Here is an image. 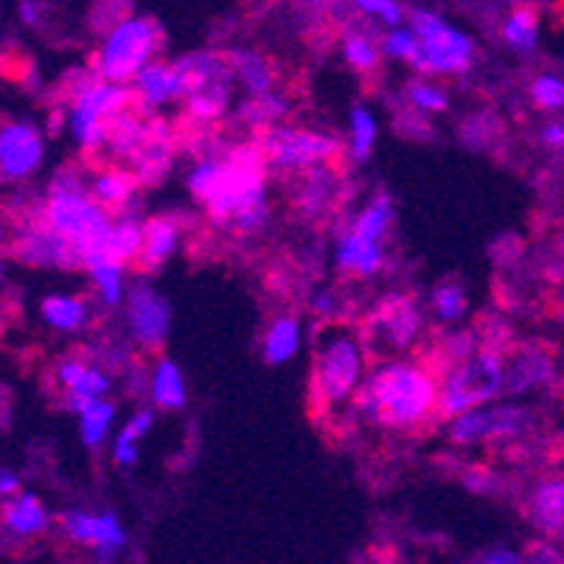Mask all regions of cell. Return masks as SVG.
I'll use <instances>...</instances> for the list:
<instances>
[{"instance_id":"obj_1","label":"cell","mask_w":564,"mask_h":564,"mask_svg":"<svg viewBox=\"0 0 564 564\" xmlns=\"http://www.w3.org/2000/svg\"><path fill=\"white\" fill-rule=\"evenodd\" d=\"M438 379L415 360H377L351 399L348 413L388 430H415L435 413Z\"/></svg>"},{"instance_id":"obj_2","label":"cell","mask_w":564,"mask_h":564,"mask_svg":"<svg viewBox=\"0 0 564 564\" xmlns=\"http://www.w3.org/2000/svg\"><path fill=\"white\" fill-rule=\"evenodd\" d=\"M225 172L205 212L228 234L248 236L264 228L267 203V161L256 141L234 143L223 152Z\"/></svg>"},{"instance_id":"obj_3","label":"cell","mask_w":564,"mask_h":564,"mask_svg":"<svg viewBox=\"0 0 564 564\" xmlns=\"http://www.w3.org/2000/svg\"><path fill=\"white\" fill-rule=\"evenodd\" d=\"M368 373V351L357 326L332 317L321 321L315 332V371L312 397L323 413L351 408V399Z\"/></svg>"},{"instance_id":"obj_4","label":"cell","mask_w":564,"mask_h":564,"mask_svg":"<svg viewBox=\"0 0 564 564\" xmlns=\"http://www.w3.org/2000/svg\"><path fill=\"white\" fill-rule=\"evenodd\" d=\"M502 373H506V354L497 348H475L469 357L455 360L444 377L438 379L435 413L441 419H455L464 410L480 408L502 397Z\"/></svg>"},{"instance_id":"obj_5","label":"cell","mask_w":564,"mask_h":564,"mask_svg":"<svg viewBox=\"0 0 564 564\" xmlns=\"http://www.w3.org/2000/svg\"><path fill=\"white\" fill-rule=\"evenodd\" d=\"M163 48V29L152 18H121L107 29L94 56V74L130 85Z\"/></svg>"},{"instance_id":"obj_6","label":"cell","mask_w":564,"mask_h":564,"mask_svg":"<svg viewBox=\"0 0 564 564\" xmlns=\"http://www.w3.org/2000/svg\"><path fill=\"white\" fill-rule=\"evenodd\" d=\"M410 29L422 43V56L413 65L424 76H464L475 65V43L458 25L447 23L435 12H410Z\"/></svg>"},{"instance_id":"obj_7","label":"cell","mask_w":564,"mask_h":564,"mask_svg":"<svg viewBox=\"0 0 564 564\" xmlns=\"http://www.w3.org/2000/svg\"><path fill=\"white\" fill-rule=\"evenodd\" d=\"M424 315L410 295H388L362 321L360 335L371 360H393L419 343Z\"/></svg>"},{"instance_id":"obj_8","label":"cell","mask_w":564,"mask_h":564,"mask_svg":"<svg viewBox=\"0 0 564 564\" xmlns=\"http://www.w3.org/2000/svg\"><path fill=\"white\" fill-rule=\"evenodd\" d=\"M256 143L264 152L267 166L290 174H299L304 169L317 166V163H332L340 155V141L337 138L286 124L264 127L256 135Z\"/></svg>"},{"instance_id":"obj_9","label":"cell","mask_w":564,"mask_h":564,"mask_svg":"<svg viewBox=\"0 0 564 564\" xmlns=\"http://www.w3.org/2000/svg\"><path fill=\"white\" fill-rule=\"evenodd\" d=\"M533 413L520 404H480L449 419V441L471 447L486 441H520L531 435Z\"/></svg>"},{"instance_id":"obj_10","label":"cell","mask_w":564,"mask_h":564,"mask_svg":"<svg viewBox=\"0 0 564 564\" xmlns=\"http://www.w3.org/2000/svg\"><path fill=\"white\" fill-rule=\"evenodd\" d=\"M43 219L82 250L110 228L112 212L90 192H56L45 199Z\"/></svg>"},{"instance_id":"obj_11","label":"cell","mask_w":564,"mask_h":564,"mask_svg":"<svg viewBox=\"0 0 564 564\" xmlns=\"http://www.w3.org/2000/svg\"><path fill=\"white\" fill-rule=\"evenodd\" d=\"M124 317L130 337L143 351H161L166 346L169 329H172V304L155 286L147 281H135L127 290Z\"/></svg>"},{"instance_id":"obj_12","label":"cell","mask_w":564,"mask_h":564,"mask_svg":"<svg viewBox=\"0 0 564 564\" xmlns=\"http://www.w3.org/2000/svg\"><path fill=\"white\" fill-rule=\"evenodd\" d=\"M45 161L43 132L29 121L0 124V181H25Z\"/></svg>"},{"instance_id":"obj_13","label":"cell","mask_w":564,"mask_h":564,"mask_svg":"<svg viewBox=\"0 0 564 564\" xmlns=\"http://www.w3.org/2000/svg\"><path fill=\"white\" fill-rule=\"evenodd\" d=\"M63 531L76 545L94 547L96 556L110 562L127 547V531L116 514H90V511H65Z\"/></svg>"},{"instance_id":"obj_14","label":"cell","mask_w":564,"mask_h":564,"mask_svg":"<svg viewBox=\"0 0 564 564\" xmlns=\"http://www.w3.org/2000/svg\"><path fill=\"white\" fill-rule=\"evenodd\" d=\"M14 256L25 261V264L37 267H65V270L85 267L82 264V250L74 242H68L63 234H56L45 219L40 225H29L18 236Z\"/></svg>"},{"instance_id":"obj_15","label":"cell","mask_w":564,"mask_h":564,"mask_svg":"<svg viewBox=\"0 0 564 564\" xmlns=\"http://www.w3.org/2000/svg\"><path fill=\"white\" fill-rule=\"evenodd\" d=\"M343 192L340 174L332 163H317V166L299 172V186H295V208L304 219L329 217Z\"/></svg>"},{"instance_id":"obj_16","label":"cell","mask_w":564,"mask_h":564,"mask_svg":"<svg viewBox=\"0 0 564 564\" xmlns=\"http://www.w3.org/2000/svg\"><path fill=\"white\" fill-rule=\"evenodd\" d=\"M556 373L553 357L542 348L520 346L517 351L506 354V373H502V393L506 397H522L547 384Z\"/></svg>"},{"instance_id":"obj_17","label":"cell","mask_w":564,"mask_h":564,"mask_svg":"<svg viewBox=\"0 0 564 564\" xmlns=\"http://www.w3.org/2000/svg\"><path fill=\"white\" fill-rule=\"evenodd\" d=\"M172 68L174 76H177V87H181V101L186 99V96L203 90V87L236 82L228 56L217 54V51H194V54L174 59Z\"/></svg>"},{"instance_id":"obj_18","label":"cell","mask_w":564,"mask_h":564,"mask_svg":"<svg viewBox=\"0 0 564 564\" xmlns=\"http://www.w3.org/2000/svg\"><path fill=\"white\" fill-rule=\"evenodd\" d=\"M130 85L132 94H135V107L141 112L161 110V107L181 101V87H177V76H174L172 63L152 59L150 65H143L138 70V76Z\"/></svg>"},{"instance_id":"obj_19","label":"cell","mask_w":564,"mask_h":564,"mask_svg":"<svg viewBox=\"0 0 564 564\" xmlns=\"http://www.w3.org/2000/svg\"><path fill=\"white\" fill-rule=\"evenodd\" d=\"M384 261H388L384 259V242L362 239L348 228L337 236L335 264L340 273L354 275V279H371V275L382 273Z\"/></svg>"},{"instance_id":"obj_20","label":"cell","mask_w":564,"mask_h":564,"mask_svg":"<svg viewBox=\"0 0 564 564\" xmlns=\"http://www.w3.org/2000/svg\"><path fill=\"white\" fill-rule=\"evenodd\" d=\"M181 245V225L172 217H152L143 223V242L138 253V264L143 273H155L172 259Z\"/></svg>"},{"instance_id":"obj_21","label":"cell","mask_w":564,"mask_h":564,"mask_svg":"<svg viewBox=\"0 0 564 564\" xmlns=\"http://www.w3.org/2000/svg\"><path fill=\"white\" fill-rule=\"evenodd\" d=\"M141 242H143V223L135 217V214L127 217L124 212V217L112 219L110 228H107L94 245L82 248V253H87V250H101V253L121 261V264H132V261H138V253H141Z\"/></svg>"},{"instance_id":"obj_22","label":"cell","mask_w":564,"mask_h":564,"mask_svg":"<svg viewBox=\"0 0 564 564\" xmlns=\"http://www.w3.org/2000/svg\"><path fill=\"white\" fill-rule=\"evenodd\" d=\"M528 517L542 533L562 536L564 533V478H551L540 484L528 497Z\"/></svg>"},{"instance_id":"obj_23","label":"cell","mask_w":564,"mask_h":564,"mask_svg":"<svg viewBox=\"0 0 564 564\" xmlns=\"http://www.w3.org/2000/svg\"><path fill=\"white\" fill-rule=\"evenodd\" d=\"M147 393H150L152 404L158 410H183L188 402V388L186 377H183L181 366L169 357L155 362V368L150 371V384H147Z\"/></svg>"},{"instance_id":"obj_24","label":"cell","mask_w":564,"mask_h":564,"mask_svg":"<svg viewBox=\"0 0 564 564\" xmlns=\"http://www.w3.org/2000/svg\"><path fill=\"white\" fill-rule=\"evenodd\" d=\"M82 264H85V270L90 273V279H94L101 304L105 306L124 304V295H127L124 267L127 264L110 259V256L101 253V250H87V253H82Z\"/></svg>"},{"instance_id":"obj_25","label":"cell","mask_w":564,"mask_h":564,"mask_svg":"<svg viewBox=\"0 0 564 564\" xmlns=\"http://www.w3.org/2000/svg\"><path fill=\"white\" fill-rule=\"evenodd\" d=\"M54 379L63 391L87 393V397H107L112 388V379L101 368L90 366L79 357H65L54 366Z\"/></svg>"},{"instance_id":"obj_26","label":"cell","mask_w":564,"mask_h":564,"mask_svg":"<svg viewBox=\"0 0 564 564\" xmlns=\"http://www.w3.org/2000/svg\"><path fill=\"white\" fill-rule=\"evenodd\" d=\"M230 70H234V79L248 90L250 96L270 94L275 90V68L273 63L267 59L259 51H230L228 54Z\"/></svg>"},{"instance_id":"obj_27","label":"cell","mask_w":564,"mask_h":564,"mask_svg":"<svg viewBox=\"0 0 564 564\" xmlns=\"http://www.w3.org/2000/svg\"><path fill=\"white\" fill-rule=\"evenodd\" d=\"M230 96H234V82L203 87V90L183 99V116L197 127L217 124V121H223L228 116Z\"/></svg>"},{"instance_id":"obj_28","label":"cell","mask_w":564,"mask_h":564,"mask_svg":"<svg viewBox=\"0 0 564 564\" xmlns=\"http://www.w3.org/2000/svg\"><path fill=\"white\" fill-rule=\"evenodd\" d=\"M138 174L127 169H101L90 177V194L110 212H124L138 192Z\"/></svg>"},{"instance_id":"obj_29","label":"cell","mask_w":564,"mask_h":564,"mask_svg":"<svg viewBox=\"0 0 564 564\" xmlns=\"http://www.w3.org/2000/svg\"><path fill=\"white\" fill-rule=\"evenodd\" d=\"M301 351V323L299 317L281 315L275 317L264 332L261 340V357L267 366H284V362L295 360V354Z\"/></svg>"},{"instance_id":"obj_30","label":"cell","mask_w":564,"mask_h":564,"mask_svg":"<svg viewBox=\"0 0 564 564\" xmlns=\"http://www.w3.org/2000/svg\"><path fill=\"white\" fill-rule=\"evenodd\" d=\"M502 43L517 54H531L540 45V9L531 3H514L509 18L502 20Z\"/></svg>"},{"instance_id":"obj_31","label":"cell","mask_w":564,"mask_h":564,"mask_svg":"<svg viewBox=\"0 0 564 564\" xmlns=\"http://www.w3.org/2000/svg\"><path fill=\"white\" fill-rule=\"evenodd\" d=\"M3 525L14 536H37L48 528V511L34 495H12L3 502Z\"/></svg>"},{"instance_id":"obj_32","label":"cell","mask_w":564,"mask_h":564,"mask_svg":"<svg viewBox=\"0 0 564 564\" xmlns=\"http://www.w3.org/2000/svg\"><path fill=\"white\" fill-rule=\"evenodd\" d=\"M40 312L56 332H82L90 323V304L79 295H48Z\"/></svg>"},{"instance_id":"obj_33","label":"cell","mask_w":564,"mask_h":564,"mask_svg":"<svg viewBox=\"0 0 564 564\" xmlns=\"http://www.w3.org/2000/svg\"><path fill=\"white\" fill-rule=\"evenodd\" d=\"M393 228V199L391 194H377V197L368 199L360 208V214L354 217V223L348 225V230H354L362 239H371V242H384L388 234Z\"/></svg>"},{"instance_id":"obj_34","label":"cell","mask_w":564,"mask_h":564,"mask_svg":"<svg viewBox=\"0 0 564 564\" xmlns=\"http://www.w3.org/2000/svg\"><path fill=\"white\" fill-rule=\"evenodd\" d=\"M152 427H155V413L150 408H143L132 415L124 427L118 430L116 441H112V460L121 469H130V466L138 464V441L147 438Z\"/></svg>"},{"instance_id":"obj_35","label":"cell","mask_w":564,"mask_h":564,"mask_svg":"<svg viewBox=\"0 0 564 564\" xmlns=\"http://www.w3.org/2000/svg\"><path fill=\"white\" fill-rule=\"evenodd\" d=\"M377 135V116L366 105H354L351 112H348V152H351L354 161L362 163L371 158Z\"/></svg>"},{"instance_id":"obj_36","label":"cell","mask_w":564,"mask_h":564,"mask_svg":"<svg viewBox=\"0 0 564 564\" xmlns=\"http://www.w3.org/2000/svg\"><path fill=\"white\" fill-rule=\"evenodd\" d=\"M112 422H116V404L107 402V397L96 399L94 404L79 413V435L82 444L90 449H99L110 438Z\"/></svg>"},{"instance_id":"obj_37","label":"cell","mask_w":564,"mask_h":564,"mask_svg":"<svg viewBox=\"0 0 564 564\" xmlns=\"http://www.w3.org/2000/svg\"><path fill=\"white\" fill-rule=\"evenodd\" d=\"M284 112L286 99H281L275 90H270V94L250 96V99L236 110V118H239L242 124L253 127V130H264V127L270 124H279Z\"/></svg>"},{"instance_id":"obj_38","label":"cell","mask_w":564,"mask_h":564,"mask_svg":"<svg viewBox=\"0 0 564 564\" xmlns=\"http://www.w3.org/2000/svg\"><path fill=\"white\" fill-rule=\"evenodd\" d=\"M223 172H225V158L223 152L217 155H205L194 163V169L188 172V192H192L194 199L199 203H208L217 192L219 181H223Z\"/></svg>"},{"instance_id":"obj_39","label":"cell","mask_w":564,"mask_h":564,"mask_svg":"<svg viewBox=\"0 0 564 564\" xmlns=\"http://www.w3.org/2000/svg\"><path fill=\"white\" fill-rule=\"evenodd\" d=\"M343 56H346V63L351 65L357 74L368 76L379 68V56H382V51H379V45L373 43L366 32L354 29V32L343 34Z\"/></svg>"},{"instance_id":"obj_40","label":"cell","mask_w":564,"mask_h":564,"mask_svg":"<svg viewBox=\"0 0 564 564\" xmlns=\"http://www.w3.org/2000/svg\"><path fill=\"white\" fill-rule=\"evenodd\" d=\"M379 51H382V56L397 59V63L415 65L419 63V56H422V43H419L413 29L402 23V25H393V29H388V32L382 34V40H379Z\"/></svg>"},{"instance_id":"obj_41","label":"cell","mask_w":564,"mask_h":564,"mask_svg":"<svg viewBox=\"0 0 564 564\" xmlns=\"http://www.w3.org/2000/svg\"><path fill=\"white\" fill-rule=\"evenodd\" d=\"M430 306H433L435 321L441 323H458L469 310V299L460 284H438L430 295Z\"/></svg>"},{"instance_id":"obj_42","label":"cell","mask_w":564,"mask_h":564,"mask_svg":"<svg viewBox=\"0 0 564 564\" xmlns=\"http://www.w3.org/2000/svg\"><path fill=\"white\" fill-rule=\"evenodd\" d=\"M533 105L545 112L564 110V79L558 74H540L533 76L531 87H528Z\"/></svg>"},{"instance_id":"obj_43","label":"cell","mask_w":564,"mask_h":564,"mask_svg":"<svg viewBox=\"0 0 564 564\" xmlns=\"http://www.w3.org/2000/svg\"><path fill=\"white\" fill-rule=\"evenodd\" d=\"M408 101L419 112H444L449 110V94L433 82H413L408 87Z\"/></svg>"},{"instance_id":"obj_44","label":"cell","mask_w":564,"mask_h":564,"mask_svg":"<svg viewBox=\"0 0 564 564\" xmlns=\"http://www.w3.org/2000/svg\"><path fill=\"white\" fill-rule=\"evenodd\" d=\"M354 9L373 23H382L384 29L402 25L408 20V12L399 0H354Z\"/></svg>"},{"instance_id":"obj_45","label":"cell","mask_w":564,"mask_h":564,"mask_svg":"<svg viewBox=\"0 0 564 564\" xmlns=\"http://www.w3.org/2000/svg\"><path fill=\"white\" fill-rule=\"evenodd\" d=\"M337 310H340V301H337L335 292L317 290L310 299V312L321 317V321H332V317H337Z\"/></svg>"},{"instance_id":"obj_46","label":"cell","mask_w":564,"mask_h":564,"mask_svg":"<svg viewBox=\"0 0 564 564\" xmlns=\"http://www.w3.org/2000/svg\"><path fill=\"white\" fill-rule=\"evenodd\" d=\"M480 562H486V564H520V562H525V556H520V553H514L511 547H506V545H497V547H491V551H486L484 556H480Z\"/></svg>"},{"instance_id":"obj_47","label":"cell","mask_w":564,"mask_h":564,"mask_svg":"<svg viewBox=\"0 0 564 564\" xmlns=\"http://www.w3.org/2000/svg\"><path fill=\"white\" fill-rule=\"evenodd\" d=\"M464 484L469 486L471 491H491V484H495V478H491V471L475 466V469H469L464 475Z\"/></svg>"},{"instance_id":"obj_48","label":"cell","mask_w":564,"mask_h":564,"mask_svg":"<svg viewBox=\"0 0 564 564\" xmlns=\"http://www.w3.org/2000/svg\"><path fill=\"white\" fill-rule=\"evenodd\" d=\"M43 12L45 7L40 0H20V20H23L25 25H37L40 20H43Z\"/></svg>"},{"instance_id":"obj_49","label":"cell","mask_w":564,"mask_h":564,"mask_svg":"<svg viewBox=\"0 0 564 564\" xmlns=\"http://www.w3.org/2000/svg\"><path fill=\"white\" fill-rule=\"evenodd\" d=\"M20 491V478L14 471L0 469V497H12Z\"/></svg>"},{"instance_id":"obj_50","label":"cell","mask_w":564,"mask_h":564,"mask_svg":"<svg viewBox=\"0 0 564 564\" xmlns=\"http://www.w3.org/2000/svg\"><path fill=\"white\" fill-rule=\"evenodd\" d=\"M542 141L553 150H564V124H551L542 130Z\"/></svg>"},{"instance_id":"obj_51","label":"cell","mask_w":564,"mask_h":564,"mask_svg":"<svg viewBox=\"0 0 564 564\" xmlns=\"http://www.w3.org/2000/svg\"><path fill=\"white\" fill-rule=\"evenodd\" d=\"M306 12H329L332 0H299Z\"/></svg>"},{"instance_id":"obj_52","label":"cell","mask_w":564,"mask_h":564,"mask_svg":"<svg viewBox=\"0 0 564 564\" xmlns=\"http://www.w3.org/2000/svg\"><path fill=\"white\" fill-rule=\"evenodd\" d=\"M500 3H511L514 7V3H525V0H500Z\"/></svg>"},{"instance_id":"obj_53","label":"cell","mask_w":564,"mask_h":564,"mask_svg":"<svg viewBox=\"0 0 564 564\" xmlns=\"http://www.w3.org/2000/svg\"><path fill=\"white\" fill-rule=\"evenodd\" d=\"M0 63H3V56H0Z\"/></svg>"},{"instance_id":"obj_54","label":"cell","mask_w":564,"mask_h":564,"mask_svg":"<svg viewBox=\"0 0 564 564\" xmlns=\"http://www.w3.org/2000/svg\"><path fill=\"white\" fill-rule=\"evenodd\" d=\"M562 321H564V317H562Z\"/></svg>"}]
</instances>
